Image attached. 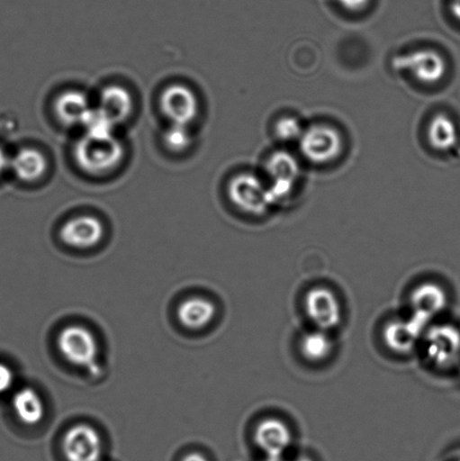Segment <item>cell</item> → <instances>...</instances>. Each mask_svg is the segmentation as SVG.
Instances as JSON below:
<instances>
[{
    "label": "cell",
    "mask_w": 460,
    "mask_h": 461,
    "mask_svg": "<svg viewBox=\"0 0 460 461\" xmlns=\"http://www.w3.org/2000/svg\"><path fill=\"white\" fill-rule=\"evenodd\" d=\"M338 3L347 11L360 12L368 6L371 0H338Z\"/></svg>",
    "instance_id": "26"
},
{
    "label": "cell",
    "mask_w": 460,
    "mask_h": 461,
    "mask_svg": "<svg viewBox=\"0 0 460 461\" xmlns=\"http://www.w3.org/2000/svg\"><path fill=\"white\" fill-rule=\"evenodd\" d=\"M427 138L435 150L448 152L456 147L458 142L457 126L448 115L437 114L428 125Z\"/></svg>",
    "instance_id": "21"
},
{
    "label": "cell",
    "mask_w": 460,
    "mask_h": 461,
    "mask_svg": "<svg viewBox=\"0 0 460 461\" xmlns=\"http://www.w3.org/2000/svg\"><path fill=\"white\" fill-rule=\"evenodd\" d=\"M394 69L405 71L419 83L434 85L443 80L447 63L439 52L431 49L416 50L393 59Z\"/></svg>",
    "instance_id": "7"
},
{
    "label": "cell",
    "mask_w": 460,
    "mask_h": 461,
    "mask_svg": "<svg viewBox=\"0 0 460 461\" xmlns=\"http://www.w3.org/2000/svg\"><path fill=\"white\" fill-rule=\"evenodd\" d=\"M303 125L294 116H285L275 125V135L282 142L300 141L304 133Z\"/></svg>",
    "instance_id": "24"
},
{
    "label": "cell",
    "mask_w": 460,
    "mask_h": 461,
    "mask_svg": "<svg viewBox=\"0 0 460 461\" xmlns=\"http://www.w3.org/2000/svg\"><path fill=\"white\" fill-rule=\"evenodd\" d=\"M12 404L16 417L26 426H36L44 418L45 408L42 397L33 388L24 387L16 392Z\"/></svg>",
    "instance_id": "20"
},
{
    "label": "cell",
    "mask_w": 460,
    "mask_h": 461,
    "mask_svg": "<svg viewBox=\"0 0 460 461\" xmlns=\"http://www.w3.org/2000/svg\"><path fill=\"white\" fill-rule=\"evenodd\" d=\"M99 108L105 112L116 124L123 123L132 115L134 101L132 95L122 86L111 85L99 95Z\"/></svg>",
    "instance_id": "18"
},
{
    "label": "cell",
    "mask_w": 460,
    "mask_h": 461,
    "mask_svg": "<svg viewBox=\"0 0 460 461\" xmlns=\"http://www.w3.org/2000/svg\"><path fill=\"white\" fill-rule=\"evenodd\" d=\"M62 449L68 461H99L101 436L87 423L76 424L63 437Z\"/></svg>",
    "instance_id": "11"
},
{
    "label": "cell",
    "mask_w": 460,
    "mask_h": 461,
    "mask_svg": "<svg viewBox=\"0 0 460 461\" xmlns=\"http://www.w3.org/2000/svg\"><path fill=\"white\" fill-rule=\"evenodd\" d=\"M182 461H207L204 456L197 453L189 454Z\"/></svg>",
    "instance_id": "28"
},
{
    "label": "cell",
    "mask_w": 460,
    "mask_h": 461,
    "mask_svg": "<svg viewBox=\"0 0 460 461\" xmlns=\"http://www.w3.org/2000/svg\"><path fill=\"white\" fill-rule=\"evenodd\" d=\"M58 348L68 363L87 369L95 378L101 377L103 369L97 363L98 342L87 328L69 325L58 337Z\"/></svg>",
    "instance_id": "2"
},
{
    "label": "cell",
    "mask_w": 460,
    "mask_h": 461,
    "mask_svg": "<svg viewBox=\"0 0 460 461\" xmlns=\"http://www.w3.org/2000/svg\"><path fill=\"white\" fill-rule=\"evenodd\" d=\"M93 107L90 106L89 99L80 90H67L59 95L54 102V114L61 124L68 128H74L85 123Z\"/></svg>",
    "instance_id": "15"
},
{
    "label": "cell",
    "mask_w": 460,
    "mask_h": 461,
    "mask_svg": "<svg viewBox=\"0 0 460 461\" xmlns=\"http://www.w3.org/2000/svg\"><path fill=\"white\" fill-rule=\"evenodd\" d=\"M14 384V373L6 364L0 363V394L11 390Z\"/></svg>",
    "instance_id": "25"
},
{
    "label": "cell",
    "mask_w": 460,
    "mask_h": 461,
    "mask_svg": "<svg viewBox=\"0 0 460 461\" xmlns=\"http://www.w3.org/2000/svg\"><path fill=\"white\" fill-rule=\"evenodd\" d=\"M294 461H313V460L310 459L309 457H306V456H301V457L296 458Z\"/></svg>",
    "instance_id": "31"
},
{
    "label": "cell",
    "mask_w": 460,
    "mask_h": 461,
    "mask_svg": "<svg viewBox=\"0 0 460 461\" xmlns=\"http://www.w3.org/2000/svg\"><path fill=\"white\" fill-rule=\"evenodd\" d=\"M179 322L189 330H201L209 327L216 314V307L204 297H189L182 302L178 311Z\"/></svg>",
    "instance_id": "19"
},
{
    "label": "cell",
    "mask_w": 460,
    "mask_h": 461,
    "mask_svg": "<svg viewBox=\"0 0 460 461\" xmlns=\"http://www.w3.org/2000/svg\"><path fill=\"white\" fill-rule=\"evenodd\" d=\"M306 318L315 329L331 332L340 327L344 313L339 296L335 291L326 286L310 288L304 297Z\"/></svg>",
    "instance_id": "6"
},
{
    "label": "cell",
    "mask_w": 460,
    "mask_h": 461,
    "mask_svg": "<svg viewBox=\"0 0 460 461\" xmlns=\"http://www.w3.org/2000/svg\"><path fill=\"white\" fill-rule=\"evenodd\" d=\"M256 445L267 457H284L293 444L290 426L282 419L270 417L261 420L255 429Z\"/></svg>",
    "instance_id": "12"
},
{
    "label": "cell",
    "mask_w": 460,
    "mask_h": 461,
    "mask_svg": "<svg viewBox=\"0 0 460 461\" xmlns=\"http://www.w3.org/2000/svg\"><path fill=\"white\" fill-rule=\"evenodd\" d=\"M409 303L412 315L431 324L436 316L447 307L448 296L439 284L427 282L413 289Z\"/></svg>",
    "instance_id": "14"
},
{
    "label": "cell",
    "mask_w": 460,
    "mask_h": 461,
    "mask_svg": "<svg viewBox=\"0 0 460 461\" xmlns=\"http://www.w3.org/2000/svg\"><path fill=\"white\" fill-rule=\"evenodd\" d=\"M428 364L439 370L455 367L460 360V330L453 324H432L422 338Z\"/></svg>",
    "instance_id": "3"
},
{
    "label": "cell",
    "mask_w": 460,
    "mask_h": 461,
    "mask_svg": "<svg viewBox=\"0 0 460 461\" xmlns=\"http://www.w3.org/2000/svg\"><path fill=\"white\" fill-rule=\"evenodd\" d=\"M105 235L101 220L94 215H80L68 220L60 230L63 242L75 249L96 247Z\"/></svg>",
    "instance_id": "13"
},
{
    "label": "cell",
    "mask_w": 460,
    "mask_h": 461,
    "mask_svg": "<svg viewBox=\"0 0 460 461\" xmlns=\"http://www.w3.org/2000/svg\"><path fill=\"white\" fill-rule=\"evenodd\" d=\"M116 125L115 122L101 108H93L83 124L85 137L98 140V141L114 139Z\"/></svg>",
    "instance_id": "22"
},
{
    "label": "cell",
    "mask_w": 460,
    "mask_h": 461,
    "mask_svg": "<svg viewBox=\"0 0 460 461\" xmlns=\"http://www.w3.org/2000/svg\"><path fill=\"white\" fill-rule=\"evenodd\" d=\"M302 155L317 165H327L340 157L344 141L336 128L329 124H313L304 130L300 139Z\"/></svg>",
    "instance_id": "5"
},
{
    "label": "cell",
    "mask_w": 460,
    "mask_h": 461,
    "mask_svg": "<svg viewBox=\"0 0 460 461\" xmlns=\"http://www.w3.org/2000/svg\"><path fill=\"white\" fill-rule=\"evenodd\" d=\"M228 196L239 211L248 215H264L273 207L267 185L251 173L234 176L228 184Z\"/></svg>",
    "instance_id": "4"
},
{
    "label": "cell",
    "mask_w": 460,
    "mask_h": 461,
    "mask_svg": "<svg viewBox=\"0 0 460 461\" xmlns=\"http://www.w3.org/2000/svg\"><path fill=\"white\" fill-rule=\"evenodd\" d=\"M432 325V324H431ZM430 324L412 314L409 318L391 321L383 330L387 348L396 355H409L421 343Z\"/></svg>",
    "instance_id": "10"
},
{
    "label": "cell",
    "mask_w": 460,
    "mask_h": 461,
    "mask_svg": "<svg viewBox=\"0 0 460 461\" xmlns=\"http://www.w3.org/2000/svg\"><path fill=\"white\" fill-rule=\"evenodd\" d=\"M9 164H11V160L8 159L6 152L4 151V149L0 147V175H2L4 171L7 169Z\"/></svg>",
    "instance_id": "27"
},
{
    "label": "cell",
    "mask_w": 460,
    "mask_h": 461,
    "mask_svg": "<svg viewBox=\"0 0 460 461\" xmlns=\"http://www.w3.org/2000/svg\"><path fill=\"white\" fill-rule=\"evenodd\" d=\"M266 171L272 180L268 188L270 200L275 206L294 192L300 176V165L290 152L278 150L269 156L266 162Z\"/></svg>",
    "instance_id": "8"
},
{
    "label": "cell",
    "mask_w": 460,
    "mask_h": 461,
    "mask_svg": "<svg viewBox=\"0 0 460 461\" xmlns=\"http://www.w3.org/2000/svg\"><path fill=\"white\" fill-rule=\"evenodd\" d=\"M160 110L170 124L189 126L196 120L200 102L192 88L183 84H173L161 93Z\"/></svg>",
    "instance_id": "9"
},
{
    "label": "cell",
    "mask_w": 460,
    "mask_h": 461,
    "mask_svg": "<svg viewBox=\"0 0 460 461\" xmlns=\"http://www.w3.org/2000/svg\"><path fill=\"white\" fill-rule=\"evenodd\" d=\"M450 7H452V12L455 17L460 21V0H452V5H450Z\"/></svg>",
    "instance_id": "29"
},
{
    "label": "cell",
    "mask_w": 460,
    "mask_h": 461,
    "mask_svg": "<svg viewBox=\"0 0 460 461\" xmlns=\"http://www.w3.org/2000/svg\"><path fill=\"white\" fill-rule=\"evenodd\" d=\"M266 461H287L286 459H284V457H267Z\"/></svg>",
    "instance_id": "30"
},
{
    "label": "cell",
    "mask_w": 460,
    "mask_h": 461,
    "mask_svg": "<svg viewBox=\"0 0 460 461\" xmlns=\"http://www.w3.org/2000/svg\"><path fill=\"white\" fill-rule=\"evenodd\" d=\"M74 157L79 168L90 176H105L122 165L125 158L123 143L116 138L98 141L84 137L77 142Z\"/></svg>",
    "instance_id": "1"
},
{
    "label": "cell",
    "mask_w": 460,
    "mask_h": 461,
    "mask_svg": "<svg viewBox=\"0 0 460 461\" xmlns=\"http://www.w3.org/2000/svg\"><path fill=\"white\" fill-rule=\"evenodd\" d=\"M162 142L167 150L183 153L193 146L194 138L188 125L170 124L162 135Z\"/></svg>",
    "instance_id": "23"
},
{
    "label": "cell",
    "mask_w": 460,
    "mask_h": 461,
    "mask_svg": "<svg viewBox=\"0 0 460 461\" xmlns=\"http://www.w3.org/2000/svg\"><path fill=\"white\" fill-rule=\"evenodd\" d=\"M48 160L42 152L33 148H23L11 159V169L21 182L35 183L44 177Z\"/></svg>",
    "instance_id": "17"
},
{
    "label": "cell",
    "mask_w": 460,
    "mask_h": 461,
    "mask_svg": "<svg viewBox=\"0 0 460 461\" xmlns=\"http://www.w3.org/2000/svg\"><path fill=\"white\" fill-rule=\"evenodd\" d=\"M336 343L331 332L314 329L300 338L299 350L306 363L321 365L335 354Z\"/></svg>",
    "instance_id": "16"
}]
</instances>
